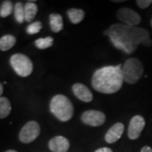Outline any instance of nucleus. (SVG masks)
<instances>
[{"instance_id":"f257e3e1","label":"nucleus","mask_w":152,"mask_h":152,"mask_svg":"<svg viewBox=\"0 0 152 152\" xmlns=\"http://www.w3.org/2000/svg\"><path fill=\"white\" fill-rule=\"evenodd\" d=\"M103 34L110 38L116 48L127 54L134 53L140 45L150 47L152 44L148 31L139 26H129L117 23L112 25Z\"/></svg>"},{"instance_id":"f03ea898","label":"nucleus","mask_w":152,"mask_h":152,"mask_svg":"<svg viewBox=\"0 0 152 152\" xmlns=\"http://www.w3.org/2000/svg\"><path fill=\"white\" fill-rule=\"evenodd\" d=\"M124 81L122 64L109 65L95 71L91 80V85L98 92L114 94L122 88Z\"/></svg>"},{"instance_id":"7ed1b4c3","label":"nucleus","mask_w":152,"mask_h":152,"mask_svg":"<svg viewBox=\"0 0 152 152\" xmlns=\"http://www.w3.org/2000/svg\"><path fill=\"white\" fill-rule=\"evenodd\" d=\"M50 111L62 122L70 120L74 115V106L69 98L64 95H56L50 102Z\"/></svg>"},{"instance_id":"20e7f679","label":"nucleus","mask_w":152,"mask_h":152,"mask_svg":"<svg viewBox=\"0 0 152 152\" xmlns=\"http://www.w3.org/2000/svg\"><path fill=\"white\" fill-rule=\"evenodd\" d=\"M124 80L129 85L139 81L144 74V66L141 61L135 58H131L125 61L122 67Z\"/></svg>"},{"instance_id":"39448f33","label":"nucleus","mask_w":152,"mask_h":152,"mask_svg":"<svg viewBox=\"0 0 152 152\" xmlns=\"http://www.w3.org/2000/svg\"><path fill=\"white\" fill-rule=\"evenodd\" d=\"M10 64L18 75L27 77L33 71L32 61L27 56L22 53H15L10 58Z\"/></svg>"},{"instance_id":"423d86ee","label":"nucleus","mask_w":152,"mask_h":152,"mask_svg":"<svg viewBox=\"0 0 152 152\" xmlns=\"http://www.w3.org/2000/svg\"><path fill=\"white\" fill-rule=\"evenodd\" d=\"M41 133V128L37 122L30 121L24 125L20 132V140L24 144H29L34 141Z\"/></svg>"},{"instance_id":"0eeeda50","label":"nucleus","mask_w":152,"mask_h":152,"mask_svg":"<svg viewBox=\"0 0 152 152\" xmlns=\"http://www.w3.org/2000/svg\"><path fill=\"white\" fill-rule=\"evenodd\" d=\"M117 18L124 25L129 26H137L140 21L141 17L134 10L129 8H122L117 12Z\"/></svg>"},{"instance_id":"6e6552de","label":"nucleus","mask_w":152,"mask_h":152,"mask_svg":"<svg viewBox=\"0 0 152 152\" xmlns=\"http://www.w3.org/2000/svg\"><path fill=\"white\" fill-rule=\"evenodd\" d=\"M81 120L85 124L92 127H99L105 123L106 115L102 112L97 110H88L82 114Z\"/></svg>"},{"instance_id":"1a4fd4ad","label":"nucleus","mask_w":152,"mask_h":152,"mask_svg":"<svg viewBox=\"0 0 152 152\" xmlns=\"http://www.w3.org/2000/svg\"><path fill=\"white\" fill-rule=\"evenodd\" d=\"M145 127V120L140 115H136L130 120L128 129V137L134 140L140 138L142 131Z\"/></svg>"},{"instance_id":"9d476101","label":"nucleus","mask_w":152,"mask_h":152,"mask_svg":"<svg viewBox=\"0 0 152 152\" xmlns=\"http://www.w3.org/2000/svg\"><path fill=\"white\" fill-rule=\"evenodd\" d=\"M48 147L53 152H67L69 149V141L64 136H55L50 140Z\"/></svg>"},{"instance_id":"9b49d317","label":"nucleus","mask_w":152,"mask_h":152,"mask_svg":"<svg viewBox=\"0 0 152 152\" xmlns=\"http://www.w3.org/2000/svg\"><path fill=\"white\" fill-rule=\"evenodd\" d=\"M73 92L76 97L84 102H91L93 100V95L89 88L80 83H76L72 87Z\"/></svg>"},{"instance_id":"f8f14e48","label":"nucleus","mask_w":152,"mask_h":152,"mask_svg":"<svg viewBox=\"0 0 152 152\" xmlns=\"http://www.w3.org/2000/svg\"><path fill=\"white\" fill-rule=\"evenodd\" d=\"M124 125L122 123L115 124L107 132L105 135V140L108 144H113L121 138V136L124 134Z\"/></svg>"},{"instance_id":"ddd939ff","label":"nucleus","mask_w":152,"mask_h":152,"mask_svg":"<svg viewBox=\"0 0 152 152\" xmlns=\"http://www.w3.org/2000/svg\"><path fill=\"white\" fill-rule=\"evenodd\" d=\"M49 22L51 30L54 33H58L64 29V20L63 17L59 14H51L49 16Z\"/></svg>"},{"instance_id":"4468645a","label":"nucleus","mask_w":152,"mask_h":152,"mask_svg":"<svg viewBox=\"0 0 152 152\" xmlns=\"http://www.w3.org/2000/svg\"><path fill=\"white\" fill-rule=\"evenodd\" d=\"M25 19L26 21L31 22L38 11L37 5L34 2H27L25 4Z\"/></svg>"},{"instance_id":"2eb2a0df","label":"nucleus","mask_w":152,"mask_h":152,"mask_svg":"<svg viewBox=\"0 0 152 152\" xmlns=\"http://www.w3.org/2000/svg\"><path fill=\"white\" fill-rule=\"evenodd\" d=\"M67 15L70 21L77 25L80 24L85 18V11L80 10V9H69L67 11Z\"/></svg>"},{"instance_id":"dca6fc26","label":"nucleus","mask_w":152,"mask_h":152,"mask_svg":"<svg viewBox=\"0 0 152 152\" xmlns=\"http://www.w3.org/2000/svg\"><path fill=\"white\" fill-rule=\"evenodd\" d=\"M16 43V38L12 35H5L0 38V50L3 52L12 48Z\"/></svg>"},{"instance_id":"f3484780","label":"nucleus","mask_w":152,"mask_h":152,"mask_svg":"<svg viewBox=\"0 0 152 152\" xmlns=\"http://www.w3.org/2000/svg\"><path fill=\"white\" fill-rule=\"evenodd\" d=\"M11 103L8 98L1 96L0 97V119L5 118L10 114Z\"/></svg>"},{"instance_id":"a211bd4d","label":"nucleus","mask_w":152,"mask_h":152,"mask_svg":"<svg viewBox=\"0 0 152 152\" xmlns=\"http://www.w3.org/2000/svg\"><path fill=\"white\" fill-rule=\"evenodd\" d=\"M25 5H23V4L20 2H18L15 5V20L20 24H22L23 22L26 20L25 19Z\"/></svg>"},{"instance_id":"6ab92c4d","label":"nucleus","mask_w":152,"mask_h":152,"mask_svg":"<svg viewBox=\"0 0 152 152\" xmlns=\"http://www.w3.org/2000/svg\"><path fill=\"white\" fill-rule=\"evenodd\" d=\"M14 9H15V7L11 1H9V0L4 1L1 5V8H0V17L6 18L9 15H10L13 13Z\"/></svg>"},{"instance_id":"aec40b11","label":"nucleus","mask_w":152,"mask_h":152,"mask_svg":"<svg viewBox=\"0 0 152 152\" xmlns=\"http://www.w3.org/2000/svg\"><path fill=\"white\" fill-rule=\"evenodd\" d=\"M53 45V38L51 37L39 38L35 41V46L39 49H47Z\"/></svg>"},{"instance_id":"412c9836","label":"nucleus","mask_w":152,"mask_h":152,"mask_svg":"<svg viewBox=\"0 0 152 152\" xmlns=\"http://www.w3.org/2000/svg\"><path fill=\"white\" fill-rule=\"evenodd\" d=\"M42 28V24L40 21H35L30 24L26 28V32L29 35H35L37 34Z\"/></svg>"},{"instance_id":"4be33fe9","label":"nucleus","mask_w":152,"mask_h":152,"mask_svg":"<svg viewBox=\"0 0 152 152\" xmlns=\"http://www.w3.org/2000/svg\"><path fill=\"white\" fill-rule=\"evenodd\" d=\"M136 4L140 9H146L152 4V0H138Z\"/></svg>"},{"instance_id":"5701e85b","label":"nucleus","mask_w":152,"mask_h":152,"mask_svg":"<svg viewBox=\"0 0 152 152\" xmlns=\"http://www.w3.org/2000/svg\"><path fill=\"white\" fill-rule=\"evenodd\" d=\"M95 152H113V151L107 147H102V148H99Z\"/></svg>"},{"instance_id":"b1692460","label":"nucleus","mask_w":152,"mask_h":152,"mask_svg":"<svg viewBox=\"0 0 152 152\" xmlns=\"http://www.w3.org/2000/svg\"><path fill=\"white\" fill-rule=\"evenodd\" d=\"M140 152H152V148L150 146H144L141 149Z\"/></svg>"},{"instance_id":"393cba45","label":"nucleus","mask_w":152,"mask_h":152,"mask_svg":"<svg viewBox=\"0 0 152 152\" xmlns=\"http://www.w3.org/2000/svg\"><path fill=\"white\" fill-rule=\"evenodd\" d=\"M3 92H4V86H3V85L0 83V97H1V96H2Z\"/></svg>"},{"instance_id":"a878e982","label":"nucleus","mask_w":152,"mask_h":152,"mask_svg":"<svg viewBox=\"0 0 152 152\" xmlns=\"http://www.w3.org/2000/svg\"><path fill=\"white\" fill-rule=\"evenodd\" d=\"M113 2H115V3H122V2H124L123 0H114Z\"/></svg>"},{"instance_id":"bb28decb","label":"nucleus","mask_w":152,"mask_h":152,"mask_svg":"<svg viewBox=\"0 0 152 152\" xmlns=\"http://www.w3.org/2000/svg\"><path fill=\"white\" fill-rule=\"evenodd\" d=\"M5 152H17L16 151H14V150H9V151H6Z\"/></svg>"},{"instance_id":"cd10ccee","label":"nucleus","mask_w":152,"mask_h":152,"mask_svg":"<svg viewBox=\"0 0 152 152\" xmlns=\"http://www.w3.org/2000/svg\"><path fill=\"white\" fill-rule=\"evenodd\" d=\"M151 27H152V19H151Z\"/></svg>"}]
</instances>
